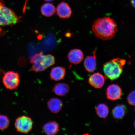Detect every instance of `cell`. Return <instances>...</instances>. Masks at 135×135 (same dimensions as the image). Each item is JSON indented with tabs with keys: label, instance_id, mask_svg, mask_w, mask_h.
Returning <instances> with one entry per match:
<instances>
[{
	"label": "cell",
	"instance_id": "cell-1",
	"mask_svg": "<svg viewBox=\"0 0 135 135\" xmlns=\"http://www.w3.org/2000/svg\"><path fill=\"white\" fill-rule=\"evenodd\" d=\"M92 30L95 36L103 40L111 39L117 31V24L109 17L97 18L94 22Z\"/></svg>",
	"mask_w": 135,
	"mask_h": 135
},
{
	"label": "cell",
	"instance_id": "cell-2",
	"mask_svg": "<svg viewBox=\"0 0 135 135\" xmlns=\"http://www.w3.org/2000/svg\"><path fill=\"white\" fill-rule=\"evenodd\" d=\"M126 60L115 58L106 62L103 66V70L106 76L111 80H117L122 73Z\"/></svg>",
	"mask_w": 135,
	"mask_h": 135
},
{
	"label": "cell",
	"instance_id": "cell-3",
	"mask_svg": "<svg viewBox=\"0 0 135 135\" xmlns=\"http://www.w3.org/2000/svg\"><path fill=\"white\" fill-rule=\"evenodd\" d=\"M32 64L30 69L32 71L39 72L44 71L55 63V57L51 55H44L43 52L37 54L30 59Z\"/></svg>",
	"mask_w": 135,
	"mask_h": 135
},
{
	"label": "cell",
	"instance_id": "cell-4",
	"mask_svg": "<svg viewBox=\"0 0 135 135\" xmlns=\"http://www.w3.org/2000/svg\"><path fill=\"white\" fill-rule=\"evenodd\" d=\"M21 21L20 18L14 12L5 6L0 1V25L3 26L13 25Z\"/></svg>",
	"mask_w": 135,
	"mask_h": 135
},
{
	"label": "cell",
	"instance_id": "cell-5",
	"mask_svg": "<svg viewBox=\"0 0 135 135\" xmlns=\"http://www.w3.org/2000/svg\"><path fill=\"white\" fill-rule=\"evenodd\" d=\"M33 122L31 118L26 115L20 116L16 119L15 123L17 131L24 134H27L32 129Z\"/></svg>",
	"mask_w": 135,
	"mask_h": 135
},
{
	"label": "cell",
	"instance_id": "cell-6",
	"mask_svg": "<svg viewBox=\"0 0 135 135\" xmlns=\"http://www.w3.org/2000/svg\"><path fill=\"white\" fill-rule=\"evenodd\" d=\"M20 79L18 73L13 71L7 72L3 78V82L5 87L10 90L17 88L19 85Z\"/></svg>",
	"mask_w": 135,
	"mask_h": 135
},
{
	"label": "cell",
	"instance_id": "cell-7",
	"mask_svg": "<svg viewBox=\"0 0 135 135\" xmlns=\"http://www.w3.org/2000/svg\"><path fill=\"white\" fill-rule=\"evenodd\" d=\"M106 98L109 100L114 101L120 99L122 95V89L117 84H113L106 89Z\"/></svg>",
	"mask_w": 135,
	"mask_h": 135
},
{
	"label": "cell",
	"instance_id": "cell-8",
	"mask_svg": "<svg viewBox=\"0 0 135 135\" xmlns=\"http://www.w3.org/2000/svg\"><path fill=\"white\" fill-rule=\"evenodd\" d=\"M56 11L59 17L62 19L70 18L72 13L71 8L68 4L64 2H62L58 5Z\"/></svg>",
	"mask_w": 135,
	"mask_h": 135
},
{
	"label": "cell",
	"instance_id": "cell-9",
	"mask_svg": "<svg viewBox=\"0 0 135 135\" xmlns=\"http://www.w3.org/2000/svg\"><path fill=\"white\" fill-rule=\"evenodd\" d=\"M105 77L99 72L93 74L89 77L88 82L91 86L96 89L102 88L105 83Z\"/></svg>",
	"mask_w": 135,
	"mask_h": 135
},
{
	"label": "cell",
	"instance_id": "cell-10",
	"mask_svg": "<svg viewBox=\"0 0 135 135\" xmlns=\"http://www.w3.org/2000/svg\"><path fill=\"white\" fill-rule=\"evenodd\" d=\"M84 55L82 51L79 49H73L69 52L68 58L70 63L75 65L80 64L83 60Z\"/></svg>",
	"mask_w": 135,
	"mask_h": 135
},
{
	"label": "cell",
	"instance_id": "cell-11",
	"mask_svg": "<svg viewBox=\"0 0 135 135\" xmlns=\"http://www.w3.org/2000/svg\"><path fill=\"white\" fill-rule=\"evenodd\" d=\"M66 74V70L65 68L61 66L53 67L51 70L50 78L52 80L58 81L63 79Z\"/></svg>",
	"mask_w": 135,
	"mask_h": 135
},
{
	"label": "cell",
	"instance_id": "cell-12",
	"mask_svg": "<svg viewBox=\"0 0 135 135\" xmlns=\"http://www.w3.org/2000/svg\"><path fill=\"white\" fill-rule=\"evenodd\" d=\"M47 106L51 112L57 114L60 112L63 108V103L58 98H52L48 101Z\"/></svg>",
	"mask_w": 135,
	"mask_h": 135
},
{
	"label": "cell",
	"instance_id": "cell-13",
	"mask_svg": "<svg viewBox=\"0 0 135 135\" xmlns=\"http://www.w3.org/2000/svg\"><path fill=\"white\" fill-rule=\"evenodd\" d=\"M96 53L95 50H94L93 55L88 56L84 60V66L87 72H93L95 70L97 65Z\"/></svg>",
	"mask_w": 135,
	"mask_h": 135
},
{
	"label": "cell",
	"instance_id": "cell-14",
	"mask_svg": "<svg viewBox=\"0 0 135 135\" xmlns=\"http://www.w3.org/2000/svg\"><path fill=\"white\" fill-rule=\"evenodd\" d=\"M42 129L47 135H55L59 131V126L55 121H50L44 125Z\"/></svg>",
	"mask_w": 135,
	"mask_h": 135
},
{
	"label": "cell",
	"instance_id": "cell-15",
	"mask_svg": "<svg viewBox=\"0 0 135 135\" xmlns=\"http://www.w3.org/2000/svg\"><path fill=\"white\" fill-rule=\"evenodd\" d=\"M70 90V87L68 84L64 83H60L54 86L52 91L57 95L63 97L68 93Z\"/></svg>",
	"mask_w": 135,
	"mask_h": 135
},
{
	"label": "cell",
	"instance_id": "cell-16",
	"mask_svg": "<svg viewBox=\"0 0 135 135\" xmlns=\"http://www.w3.org/2000/svg\"><path fill=\"white\" fill-rule=\"evenodd\" d=\"M127 112V108L124 104H119L113 109L112 114L113 117L116 119H121L125 116Z\"/></svg>",
	"mask_w": 135,
	"mask_h": 135
},
{
	"label": "cell",
	"instance_id": "cell-17",
	"mask_svg": "<svg viewBox=\"0 0 135 135\" xmlns=\"http://www.w3.org/2000/svg\"><path fill=\"white\" fill-rule=\"evenodd\" d=\"M40 11L43 16L49 17L53 16L54 14L56 8L54 5L51 3H47L42 5Z\"/></svg>",
	"mask_w": 135,
	"mask_h": 135
},
{
	"label": "cell",
	"instance_id": "cell-18",
	"mask_svg": "<svg viewBox=\"0 0 135 135\" xmlns=\"http://www.w3.org/2000/svg\"><path fill=\"white\" fill-rule=\"evenodd\" d=\"M96 112L99 117L105 119L109 113V109L106 104L101 103L98 104L95 108Z\"/></svg>",
	"mask_w": 135,
	"mask_h": 135
},
{
	"label": "cell",
	"instance_id": "cell-19",
	"mask_svg": "<svg viewBox=\"0 0 135 135\" xmlns=\"http://www.w3.org/2000/svg\"><path fill=\"white\" fill-rule=\"evenodd\" d=\"M10 120L6 115L0 114V130H4L8 127Z\"/></svg>",
	"mask_w": 135,
	"mask_h": 135
},
{
	"label": "cell",
	"instance_id": "cell-20",
	"mask_svg": "<svg viewBox=\"0 0 135 135\" xmlns=\"http://www.w3.org/2000/svg\"><path fill=\"white\" fill-rule=\"evenodd\" d=\"M127 101L130 105L135 106V90L132 91L128 95Z\"/></svg>",
	"mask_w": 135,
	"mask_h": 135
},
{
	"label": "cell",
	"instance_id": "cell-21",
	"mask_svg": "<svg viewBox=\"0 0 135 135\" xmlns=\"http://www.w3.org/2000/svg\"><path fill=\"white\" fill-rule=\"evenodd\" d=\"M130 2L131 6L135 8V0H130Z\"/></svg>",
	"mask_w": 135,
	"mask_h": 135
},
{
	"label": "cell",
	"instance_id": "cell-22",
	"mask_svg": "<svg viewBox=\"0 0 135 135\" xmlns=\"http://www.w3.org/2000/svg\"><path fill=\"white\" fill-rule=\"evenodd\" d=\"M44 1L46 2H50L54 0H44Z\"/></svg>",
	"mask_w": 135,
	"mask_h": 135
},
{
	"label": "cell",
	"instance_id": "cell-23",
	"mask_svg": "<svg viewBox=\"0 0 135 135\" xmlns=\"http://www.w3.org/2000/svg\"><path fill=\"white\" fill-rule=\"evenodd\" d=\"M134 127L135 128V120L134 121Z\"/></svg>",
	"mask_w": 135,
	"mask_h": 135
},
{
	"label": "cell",
	"instance_id": "cell-24",
	"mask_svg": "<svg viewBox=\"0 0 135 135\" xmlns=\"http://www.w3.org/2000/svg\"><path fill=\"white\" fill-rule=\"evenodd\" d=\"M3 1V0H0V1Z\"/></svg>",
	"mask_w": 135,
	"mask_h": 135
}]
</instances>
